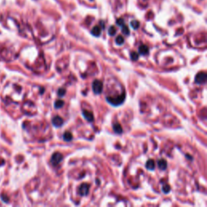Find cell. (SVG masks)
Instances as JSON below:
<instances>
[{"mask_svg": "<svg viewBox=\"0 0 207 207\" xmlns=\"http://www.w3.org/2000/svg\"><path fill=\"white\" fill-rule=\"evenodd\" d=\"M130 25H131V26L133 27V29H136L138 28V26H139V23H138V21H132V22L130 23Z\"/></svg>", "mask_w": 207, "mask_h": 207, "instance_id": "20", "label": "cell"}, {"mask_svg": "<svg viewBox=\"0 0 207 207\" xmlns=\"http://www.w3.org/2000/svg\"><path fill=\"white\" fill-rule=\"evenodd\" d=\"M122 32L123 33H124L125 35H126V36H128V35L130 34V30H129V29H128V28H127L126 26H124V27H123V29H122Z\"/></svg>", "mask_w": 207, "mask_h": 207, "instance_id": "21", "label": "cell"}, {"mask_svg": "<svg viewBox=\"0 0 207 207\" xmlns=\"http://www.w3.org/2000/svg\"><path fill=\"white\" fill-rule=\"evenodd\" d=\"M92 90L95 94H100L103 91V83L100 80H95L92 83Z\"/></svg>", "mask_w": 207, "mask_h": 207, "instance_id": "2", "label": "cell"}, {"mask_svg": "<svg viewBox=\"0 0 207 207\" xmlns=\"http://www.w3.org/2000/svg\"><path fill=\"white\" fill-rule=\"evenodd\" d=\"M101 33V29L98 26H96L94 27L93 29L92 30V34L95 36V37H99Z\"/></svg>", "mask_w": 207, "mask_h": 207, "instance_id": "11", "label": "cell"}, {"mask_svg": "<svg viewBox=\"0 0 207 207\" xmlns=\"http://www.w3.org/2000/svg\"><path fill=\"white\" fill-rule=\"evenodd\" d=\"M116 33H117V30L115 29V27H113V26L110 27L109 29V34L110 36H114Z\"/></svg>", "mask_w": 207, "mask_h": 207, "instance_id": "17", "label": "cell"}, {"mask_svg": "<svg viewBox=\"0 0 207 207\" xmlns=\"http://www.w3.org/2000/svg\"><path fill=\"white\" fill-rule=\"evenodd\" d=\"M124 38L122 37V36H118L117 37V39H116V43H117V45H122L123 43H124Z\"/></svg>", "mask_w": 207, "mask_h": 207, "instance_id": "16", "label": "cell"}, {"mask_svg": "<svg viewBox=\"0 0 207 207\" xmlns=\"http://www.w3.org/2000/svg\"><path fill=\"white\" fill-rule=\"evenodd\" d=\"M63 106H64V101L61 100H56L55 103H54V108L55 109H61Z\"/></svg>", "mask_w": 207, "mask_h": 207, "instance_id": "14", "label": "cell"}, {"mask_svg": "<svg viewBox=\"0 0 207 207\" xmlns=\"http://www.w3.org/2000/svg\"><path fill=\"white\" fill-rule=\"evenodd\" d=\"M113 130L115 133H117V134H122V132H123L122 127L121 126V125L118 124V123H116V124H114L113 125Z\"/></svg>", "mask_w": 207, "mask_h": 207, "instance_id": "12", "label": "cell"}, {"mask_svg": "<svg viewBox=\"0 0 207 207\" xmlns=\"http://www.w3.org/2000/svg\"><path fill=\"white\" fill-rule=\"evenodd\" d=\"M155 164H154V161L153 159H149L146 163V167L148 170H154Z\"/></svg>", "mask_w": 207, "mask_h": 207, "instance_id": "10", "label": "cell"}, {"mask_svg": "<svg viewBox=\"0 0 207 207\" xmlns=\"http://www.w3.org/2000/svg\"><path fill=\"white\" fill-rule=\"evenodd\" d=\"M72 134H70V132H65L64 134H63V140L66 141V142H70V141H71L72 140Z\"/></svg>", "mask_w": 207, "mask_h": 207, "instance_id": "13", "label": "cell"}, {"mask_svg": "<svg viewBox=\"0 0 207 207\" xmlns=\"http://www.w3.org/2000/svg\"><path fill=\"white\" fill-rule=\"evenodd\" d=\"M125 100H126V93L125 92L117 96V97L108 96V97L106 98V100L109 102L110 105H112L113 106L121 105L122 104H123V102L125 101Z\"/></svg>", "mask_w": 207, "mask_h": 207, "instance_id": "1", "label": "cell"}, {"mask_svg": "<svg viewBox=\"0 0 207 207\" xmlns=\"http://www.w3.org/2000/svg\"><path fill=\"white\" fill-rule=\"evenodd\" d=\"M206 78L207 74L206 72H200L196 75L195 82L198 84H203L206 82Z\"/></svg>", "mask_w": 207, "mask_h": 207, "instance_id": "3", "label": "cell"}, {"mask_svg": "<svg viewBox=\"0 0 207 207\" xmlns=\"http://www.w3.org/2000/svg\"><path fill=\"white\" fill-rule=\"evenodd\" d=\"M138 52L142 55H146L149 53V48L146 45H141L138 49Z\"/></svg>", "mask_w": 207, "mask_h": 207, "instance_id": "8", "label": "cell"}, {"mask_svg": "<svg viewBox=\"0 0 207 207\" xmlns=\"http://www.w3.org/2000/svg\"><path fill=\"white\" fill-rule=\"evenodd\" d=\"M63 119L60 117H58V116H55L54 118H53L52 119V124H53V126H55V127H61L62 125H63Z\"/></svg>", "mask_w": 207, "mask_h": 207, "instance_id": "6", "label": "cell"}, {"mask_svg": "<svg viewBox=\"0 0 207 207\" xmlns=\"http://www.w3.org/2000/svg\"><path fill=\"white\" fill-rule=\"evenodd\" d=\"M62 158H63V157H62L61 153L57 152V153H54V154L52 155L51 159H50V162H51V163L53 164V166H56V165H57L59 163L61 162V160H62Z\"/></svg>", "mask_w": 207, "mask_h": 207, "instance_id": "4", "label": "cell"}, {"mask_svg": "<svg viewBox=\"0 0 207 207\" xmlns=\"http://www.w3.org/2000/svg\"><path fill=\"white\" fill-rule=\"evenodd\" d=\"M66 94V90L64 88H59L58 89V92H57V95H58V96L59 97H62V96H64Z\"/></svg>", "mask_w": 207, "mask_h": 207, "instance_id": "18", "label": "cell"}, {"mask_svg": "<svg viewBox=\"0 0 207 207\" xmlns=\"http://www.w3.org/2000/svg\"><path fill=\"white\" fill-rule=\"evenodd\" d=\"M170 186L168 185V184H164L163 186V192L164 193H167L168 192H170Z\"/></svg>", "mask_w": 207, "mask_h": 207, "instance_id": "19", "label": "cell"}, {"mask_svg": "<svg viewBox=\"0 0 207 207\" xmlns=\"http://www.w3.org/2000/svg\"><path fill=\"white\" fill-rule=\"evenodd\" d=\"M158 167L161 169V170H165L167 168V161L165 159H159L158 162Z\"/></svg>", "mask_w": 207, "mask_h": 207, "instance_id": "9", "label": "cell"}, {"mask_svg": "<svg viewBox=\"0 0 207 207\" xmlns=\"http://www.w3.org/2000/svg\"><path fill=\"white\" fill-rule=\"evenodd\" d=\"M130 57L133 61H137L138 58H139V54L136 52H132L130 53Z\"/></svg>", "mask_w": 207, "mask_h": 207, "instance_id": "15", "label": "cell"}, {"mask_svg": "<svg viewBox=\"0 0 207 207\" xmlns=\"http://www.w3.org/2000/svg\"><path fill=\"white\" fill-rule=\"evenodd\" d=\"M82 114H83V118H85L87 121H88V122H93L94 116L92 112L87 111V110H83Z\"/></svg>", "mask_w": 207, "mask_h": 207, "instance_id": "7", "label": "cell"}, {"mask_svg": "<svg viewBox=\"0 0 207 207\" xmlns=\"http://www.w3.org/2000/svg\"><path fill=\"white\" fill-rule=\"evenodd\" d=\"M89 192V185L87 184H83L79 188V193L81 196H85Z\"/></svg>", "mask_w": 207, "mask_h": 207, "instance_id": "5", "label": "cell"}]
</instances>
